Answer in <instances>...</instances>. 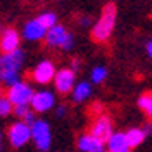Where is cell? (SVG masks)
Wrapping results in <instances>:
<instances>
[{
  "label": "cell",
  "instance_id": "cell-10",
  "mask_svg": "<svg viewBox=\"0 0 152 152\" xmlns=\"http://www.w3.org/2000/svg\"><path fill=\"white\" fill-rule=\"evenodd\" d=\"M90 134L94 137H97L99 140H102V142H107L112 137V134H114L112 132V121L107 115H99L94 121V124H92Z\"/></svg>",
  "mask_w": 152,
  "mask_h": 152
},
{
  "label": "cell",
  "instance_id": "cell-21",
  "mask_svg": "<svg viewBox=\"0 0 152 152\" xmlns=\"http://www.w3.org/2000/svg\"><path fill=\"white\" fill-rule=\"evenodd\" d=\"M28 112H30V109H28V105H17V107L14 109V114L18 117V119H22V121H23V117L27 115Z\"/></svg>",
  "mask_w": 152,
  "mask_h": 152
},
{
  "label": "cell",
  "instance_id": "cell-8",
  "mask_svg": "<svg viewBox=\"0 0 152 152\" xmlns=\"http://www.w3.org/2000/svg\"><path fill=\"white\" fill-rule=\"evenodd\" d=\"M54 85L58 94H69L75 87V72L72 69H60L54 79Z\"/></svg>",
  "mask_w": 152,
  "mask_h": 152
},
{
  "label": "cell",
  "instance_id": "cell-1",
  "mask_svg": "<svg viewBox=\"0 0 152 152\" xmlns=\"http://www.w3.org/2000/svg\"><path fill=\"white\" fill-rule=\"evenodd\" d=\"M23 58L25 54L22 49L15 50L12 54L0 55V82L5 84L9 89L20 82V69H22Z\"/></svg>",
  "mask_w": 152,
  "mask_h": 152
},
{
  "label": "cell",
  "instance_id": "cell-23",
  "mask_svg": "<svg viewBox=\"0 0 152 152\" xmlns=\"http://www.w3.org/2000/svg\"><path fill=\"white\" fill-rule=\"evenodd\" d=\"M79 23H80L82 27H87V25H90V20H89V17H80Z\"/></svg>",
  "mask_w": 152,
  "mask_h": 152
},
{
  "label": "cell",
  "instance_id": "cell-17",
  "mask_svg": "<svg viewBox=\"0 0 152 152\" xmlns=\"http://www.w3.org/2000/svg\"><path fill=\"white\" fill-rule=\"evenodd\" d=\"M137 104H139V107L142 109L152 121V92H145V94H142L140 97H139Z\"/></svg>",
  "mask_w": 152,
  "mask_h": 152
},
{
  "label": "cell",
  "instance_id": "cell-18",
  "mask_svg": "<svg viewBox=\"0 0 152 152\" xmlns=\"http://www.w3.org/2000/svg\"><path fill=\"white\" fill-rule=\"evenodd\" d=\"M107 79V69L102 67V65H99V67H94L92 72H90V80L92 84H102L104 80Z\"/></svg>",
  "mask_w": 152,
  "mask_h": 152
},
{
  "label": "cell",
  "instance_id": "cell-29",
  "mask_svg": "<svg viewBox=\"0 0 152 152\" xmlns=\"http://www.w3.org/2000/svg\"><path fill=\"white\" fill-rule=\"evenodd\" d=\"M2 34H4V30H2V25H0V37H2Z\"/></svg>",
  "mask_w": 152,
  "mask_h": 152
},
{
  "label": "cell",
  "instance_id": "cell-13",
  "mask_svg": "<svg viewBox=\"0 0 152 152\" xmlns=\"http://www.w3.org/2000/svg\"><path fill=\"white\" fill-rule=\"evenodd\" d=\"M77 145L82 152H104V142L92 134H82L77 140Z\"/></svg>",
  "mask_w": 152,
  "mask_h": 152
},
{
  "label": "cell",
  "instance_id": "cell-31",
  "mask_svg": "<svg viewBox=\"0 0 152 152\" xmlns=\"http://www.w3.org/2000/svg\"><path fill=\"white\" fill-rule=\"evenodd\" d=\"M127 152H129V151H127Z\"/></svg>",
  "mask_w": 152,
  "mask_h": 152
},
{
  "label": "cell",
  "instance_id": "cell-6",
  "mask_svg": "<svg viewBox=\"0 0 152 152\" xmlns=\"http://www.w3.org/2000/svg\"><path fill=\"white\" fill-rule=\"evenodd\" d=\"M32 140L40 151H49L50 144H52V132H50V125L47 121L37 119L35 124L32 125Z\"/></svg>",
  "mask_w": 152,
  "mask_h": 152
},
{
  "label": "cell",
  "instance_id": "cell-4",
  "mask_svg": "<svg viewBox=\"0 0 152 152\" xmlns=\"http://www.w3.org/2000/svg\"><path fill=\"white\" fill-rule=\"evenodd\" d=\"M7 137H9V142L12 147L20 149L32 139V127L28 124H25L23 121L14 122V124L10 125Z\"/></svg>",
  "mask_w": 152,
  "mask_h": 152
},
{
  "label": "cell",
  "instance_id": "cell-12",
  "mask_svg": "<svg viewBox=\"0 0 152 152\" xmlns=\"http://www.w3.org/2000/svg\"><path fill=\"white\" fill-rule=\"evenodd\" d=\"M20 35L15 28H5L2 37H0V50L4 54H12L20 47Z\"/></svg>",
  "mask_w": 152,
  "mask_h": 152
},
{
  "label": "cell",
  "instance_id": "cell-5",
  "mask_svg": "<svg viewBox=\"0 0 152 152\" xmlns=\"http://www.w3.org/2000/svg\"><path fill=\"white\" fill-rule=\"evenodd\" d=\"M34 95H35V92L32 89V85L23 80L15 84L14 87H10L9 92H7V97L10 99V102L14 104L15 107L17 105H30Z\"/></svg>",
  "mask_w": 152,
  "mask_h": 152
},
{
  "label": "cell",
  "instance_id": "cell-7",
  "mask_svg": "<svg viewBox=\"0 0 152 152\" xmlns=\"http://www.w3.org/2000/svg\"><path fill=\"white\" fill-rule=\"evenodd\" d=\"M55 75H57V69H55L54 62L47 60V58L39 62L32 70V80L40 85H47L50 82H54Z\"/></svg>",
  "mask_w": 152,
  "mask_h": 152
},
{
  "label": "cell",
  "instance_id": "cell-28",
  "mask_svg": "<svg viewBox=\"0 0 152 152\" xmlns=\"http://www.w3.org/2000/svg\"><path fill=\"white\" fill-rule=\"evenodd\" d=\"M4 149V134H2V130H0V152Z\"/></svg>",
  "mask_w": 152,
  "mask_h": 152
},
{
  "label": "cell",
  "instance_id": "cell-30",
  "mask_svg": "<svg viewBox=\"0 0 152 152\" xmlns=\"http://www.w3.org/2000/svg\"><path fill=\"white\" fill-rule=\"evenodd\" d=\"M2 97H4V95H2V87H0V99H2Z\"/></svg>",
  "mask_w": 152,
  "mask_h": 152
},
{
  "label": "cell",
  "instance_id": "cell-3",
  "mask_svg": "<svg viewBox=\"0 0 152 152\" xmlns=\"http://www.w3.org/2000/svg\"><path fill=\"white\" fill-rule=\"evenodd\" d=\"M45 44L49 45L50 49H62V50H70L74 49V44H75V39L70 32H67V28L57 23L55 27H52L47 32V37H45Z\"/></svg>",
  "mask_w": 152,
  "mask_h": 152
},
{
  "label": "cell",
  "instance_id": "cell-22",
  "mask_svg": "<svg viewBox=\"0 0 152 152\" xmlns=\"http://www.w3.org/2000/svg\"><path fill=\"white\" fill-rule=\"evenodd\" d=\"M65 112H67V107H65V105H58L55 114H57V117H64L65 115Z\"/></svg>",
  "mask_w": 152,
  "mask_h": 152
},
{
  "label": "cell",
  "instance_id": "cell-24",
  "mask_svg": "<svg viewBox=\"0 0 152 152\" xmlns=\"http://www.w3.org/2000/svg\"><path fill=\"white\" fill-rule=\"evenodd\" d=\"M145 50H147L149 58H152V40H149V42H147V45H145Z\"/></svg>",
  "mask_w": 152,
  "mask_h": 152
},
{
  "label": "cell",
  "instance_id": "cell-2",
  "mask_svg": "<svg viewBox=\"0 0 152 152\" xmlns=\"http://www.w3.org/2000/svg\"><path fill=\"white\" fill-rule=\"evenodd\" d=\"M115 17L117 10L114 5H105L102 10V15L92 27V39L95 42H105L110 39L114 27H115Z\"/></svg>",
  "mask_w": 152,
  "mask_h": 152
},
{
  "label": "cell",
  "instance_id": "cell-11",
  "mask_svg": "<svg viewBox=\"0 0 152 152\" xmlns=\"http://www.w3.org/2000/svg\"><path fill=\"white\" fill-rule=\"evenodd\" d=\"M30 105L35 112H49L50 109H54V105H55L54 92H50V90H47V89L35 92Z\"/></svg>",
  "mask_w": 152,
  "mask_h": 152
},
{
  "label": "cell",
  "instance_id": "cell-19",
  "mask_svg": "<svg viewBox=\"0 0 152 152\" xmlns=\"http://www.w3.org/2000/svg\"><path fill=\"white\" fill-rule=\"evenodd\" d=\"M39 20H40V23L44 25L47 30H50L52 27H55L57 25V15L54 14V12H45V14L39 15Z\"/></svg>",
  "mask_w": 152,
  "mask_h": 152
},
{
  "label": "cell",
  "instance_id": "cell-27",
  "mask_svg": "<svg viewBox=\"0 0 152 152\" xmlns=\"http://www.w3.org/2000/svg\"><path fill=\"white\" fill-rule=\"evenodd\" d=\"M79 67H80V64H79V60H74V62H72V70L75 72Z\"/></svg>",
  "mask_w": 152,
  "mask_h": 152
},
{
  "label": "cell",
  "instance_id": "cell-9",
  "mask_svg": "<svg viewBox=\"0 0 152 152\" xmlns=\"http://www.w3.org/2000/svg\"><path fill=\"white\" fill-rule=\"evenodd\" d=\"M47 32L49 30L42 25L39 18H32V20L25 22L22 35H23V39L28 40V42H39V40H42V39L47 37Z\"/></svg>",
  "mask_w": 152,
  "mask_h": 152
},
{
  "label": "cell",
  "instance_id": "cell-20",
  "mask_svg": "<svg viewBox=\"0 0 152 152\" xmlns=\"http://www.w3.org/2000/svg\"><path fill=\"white\" fill-rule=\"evenodd\" d=\"M14 109H15V105L10 102V99L7 95H4L0 99V117H7L10 114H14Z\"/></svg>",
  "mask_w": 152,
  "mask_h": 152
},
{
  "label": "cell",
  "instance_id": "cell-15",
  "mask_svg": "<svg viewBox=\"0 0 152 152\" xmlns=\"http://www.w3.org/2000/svg\"><path fill=\"white\" fill-rule=\"evenodd\" d=\"M90 94H92V85L89 82L82 80L72 90V100L74 102H84V100H87L90 97Z\"/></svg>",
  "mask_w": 152,
  "mask_h": 152
},
{
  "label": "cell",
  "instance_id": "cell-25",
  "mask_svg": "<svg viewBox=\"0 0 152 152\" xmlns=\"http://www.w3.org/2000/svg\"><path fill=\"white\" fill-rule=\"evenodd\" d=\"M144 132H145V134H152V121L149 122V124H145V127H144Z\"/></svg>",
  "mask_w": 152,
  "mask_h": 152
},
{
  "label": "cell",
  "instance_id": "cell-14",
  "mask_svg": "<svg viewBox=\"0 0 152 152\" xmlns=\"http://www.w3.org/2000/svg\"><path fill=\"white\" fill-rule=\"evenodd\" d=\"M109 152H127L129 151V142L125 139V132H114L112 137L107 140Z\"/></svg>",
  "mask_w": 152,
  "mask_h": 152
},
{
  "label": "cell",
  "instance_id": "cell-26",
  "mask_svg": "<svg viewBox=\"0 0 152 152\" xmlns=\"http://www.w3.org/2000/svg\"><path fill=\"white\" fill-rule=\"evenodd\" d=\"M100 109H102V107H100V105H99V104H95L94 107H92V110H94V112H92V114H95V115H97L99 112H100Z\"/></svg>",
  "mask_w": 152,
  "mask_h": 152
},
{
  "label": "cell",
  "instance_id": "cell-16",
  "mask_svg": "<svg viewBox=\"0 0 152 152\" xmlns=\"http://www.w3.org/2000/svg\"><path fill=\"white\" fill-rule=\"evenodd\" d=\"M145 132L144 129H137V127H132L125 132V139H127V142H129V147H137L140 144L144 142V139H145Z\"/></svg>",
  "mask_w": 152,
  "mask_h": 152
}]
</instances>
